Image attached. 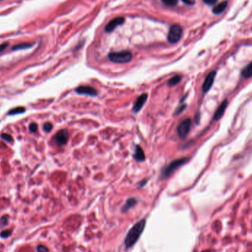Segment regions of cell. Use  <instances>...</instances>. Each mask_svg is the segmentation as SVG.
Listing matches in <instances>:
<instances>
[{
    "instance_id": "obj_9",
    "label": "cell",
    "mask_w": 252,
    "mask_h": 252,
    "mask_svg": "<svg viewBox=\"0 0 252 252\" xmlns=\"http://www.w3.org/2000/svg\"><path fill=\"white\" fill-rule=\"evenodd\" d=\"M125 21V19L123 17H117L115 19L110 21L105 28V31L107 33H111L117 27L122 24Z\"/></svg>"
},
{
    "instance_id": "obj_23",
    "label": "cell",
    "mask_w": 252,
    "mask_h": 252,
    "mask_svg": "<svg viewBox=\"0 0 252 252\" xmlns=\"http://www.w3.org/2000/svg\"><path fill=\"white\" fill-rule=\"evenodd\" d=\"M37 252H49V249L43 245H39L37 246Z\"/></svg>"
},
{
    "instance_id": "obj_20",
    "label": "cell",
    "mask_w": 252,
    "mask_h": 252,
    "mask_svg": "<svg viewBox=\"0 0 252 252\" xmlns=\"http://www.w3.org/2000/svg\"><path fill=\"white\" fill-rule=\"evenodd\" d=\"M8 216L4 215L0 218V227H4L8 224Z\"/></svg>"
},
{
    "instance_id": "obj_28",
    "label": "cell",
    "mask_w": 252,
    "mask_h": 252,
    "mask_svg": "<svg viewBox=\"0 0 252 252\" xmlns=\"http://www.w3.org/2000/svg\"><path fill=\"white\" fill-rule=\"evenodd\" d=\"M8 46V43H3V44H0V53L4 51V50L6 49Z\"/></svg>"
},
{
    "instance_id": "obj_26",
    "label": "cell",
    "mask_w": 252,
    "mask_h": 252,
    "mask_svg": "<svg viewBox=\"0 0 252 252\" xmlns=\"http://www.w3.org/2000/svg\"><path fill=\"white\" fill-rule=\"evenodd\" d=\"M186 107H187L186 105L181 106H180V107H179L177 109H176L175 114H181V113L183 111H184L185 109H186Z\"/></svg>"
},
{
    "instance_id": "obj_4",
    "label": "cell",
    "mask_w": 252,
    "mask_h": 252,
    "mask_svg": "<svg viewBox=\"0 0 252 252\" xmlns=\"http://www.w3.org/2000/svg\"><path fill=\"white\" fill-rule=\"evenodd\" d=\"M183 34V29L181 25L173 24L170 28L168 35H167V40L170 44H176L181 39Z\"/></svg>"
},
{
    "instance_id": "obj_15",
    "label": "cell",
    "mask_w": 252,
    "mask_h": 252,
    "mask_svg": "<svg viewBox=\"0 0 252 252\" xmlns=\"http://www.w3.org/2000/svg\"><path fill=\"white\" fill-rule=\"evenodd\" d=\"M242 75L245 78H249L252 77V62L248 64L246 67L243 69Z\"/></svg>"
},
{
    "instance_id": "obj_2",
    "label": "cell",
    "mask_w": 252,
    "mask_h": 252,
    "mask_svg": "<svg viewBox=\"0 0 252 252\" xmlns=\"http://www.w3.org/2000/svg\"><path fill=\"white\" fill-rule=\"evenodd\" d=\"M108 57L111 62L115 64H126L130 62L132 59V53L129 51L112 52L109 53Z\"/></svg>"
},
{
    "instance_id": "obj_29",
    "label": "cell",
    "mask_w": 252,
    "mask_h": 252,
    "mask_svg": "<svg viewBox=\"0 0 252 252\" xmlns=\"http://www.w3.org/2000/svg\"><path fill=\"white\" fill-rule=\"evenodd\" d=\"M183 2H184L185 4L189 5H192L195 3V0H181Z\"/></svg>"
},
{
    "instance_id": "obj_5",
    "label": "cell",
    "mask_w": 252,
    "mask_h": 252,
    "mask_svg": "<svg viewBox=\"0 0 252 252\" xmlns=\"http://www.w3.org/2000/svg\"><path fill=\"white\" fill-rule=\"evenodd\" d=\"M191 125L192 120L190 118H187L186 120H183L181 122H180V124L177 127V133L179 138L183 139L187 137L189 132H190V128H191Z\"/></svg>"
},
{
    "instance_id": "obj_25",
    "label": "cell",
    "mask_w": 252,
    "mask_h": 252,
    "mask_svg": "<svg viewBox=\"0 0 252 252\" xmlns=\"http://www.w3.org/2000/svg\"><path fill=\"white\" fill-rule=\"evenodd\" d=\"M1 138L2 139L5 140V141L8 142V143H10V142L12 141L13 139H12V136H10V135H9L8 134H3L1 135Z\"/></svg>"
},
{
    "instance_id": "obj_22",
    "label": "cell",
    "mask_w": 252,
    "mask_h": 252,
    "mask_svg": "<svg viewBox=\"0 0 252 252\" xmlns=\"http://www.w3.org/2000/svg\"><path fill=\"white\" fill-rule=\"evenodd\" d=\"M53 126L52 125V123L47 122H45L44 124V125H43V129H44L45 132H50V131H52V129H53Z\"/></svg>"
},
{
    "instance_id": "obj_10",
    "label": "cell",
    "mask_w": 252,
    "mask_h": 252,
    "mask_svg": "<svg viewBox=\"0 0 252 252\" xmlns=\"http://www.w3.org/2000/svg\"><path fill=\"white\" fill-rule=\"evenodd\" d=\"M147 99V94L144 93L143 94L140 95L139 98L136 99V102H135L134 107H133V111L134 113H138L142 108L143 107L144 104L145 103Z\"/></svg>"
},
{
    "instance_id": "obj_16",
    "label": "cell",
    "mask_w": 252,
    "mask_h": 252,
    "mask_svg": "<svg viewBox=\"0 0 252 252\" xmlns=\"http://www.w3.org/2000/svg\"><path fill=\"white\" fill-rule=\"evenodd\" d=\"M181 75H175L174 77H171V78L168 81V85L172 86H176V84H178L181 81Z\"/></svg>"
},
{
    "instance_id": "obj_11",
    "label": "cell",
    "mask_w": 252,
    "mask_h": 252,
    "mask_svg": "<svg viewBox=\"0 0 252 252\" xmlns=\"http://www.w3.org/2000/svg\"><path fill=\"white\" fill-rule=\"evenodd\" d=\"M228 106V100H225L222 102V103L219 106V107L217 108V109L216 110L215 115H214V120H219L220 119L223 117L224 115L225 111H226V109L227 108Z\"/></svg>"
},
{
    "instance_id": "obj_13",
    "label": "cell",
    "mask_w": 252,
    "mask_h": 252,
    "mask_svg": "<svg viewBox=\"0 0 252 252\" xmlns=\"http://www.w3.org/2000/svg\"><path fill=\"white\" fill-rule=\"evenodd\" d=\"M227 5H228L227 1L222 2L216 5L214 7L213 9H212V12H213L215 14L222 13L225 10V9L226 8V7H227Z\"/></svg>"
},
{
    "instance_id": "obj_14",
    "label": "cell",
    "mask_w": 252,
    "mask_h": 252,
    "mask_svg": "<svg viewBox=\"0 0 252 252\" xmlns=\"http://www.w3.org/2000/svg\"><path fill=\"white\" fill-rule=\"evenodd\" d=\"M137 203V201H136V198H128L126 201L125 205L122 206V212H125L126 211H128V209H130L131 208H132L133 206H134Z\"/></svg>"
},
{
    "instance_id": "obj_1",
    "label": "cell",
    "mask_w": 252,
    "mask_h": 252,
    "mask_svg": "<svg viewBox=\"0 0 252 252\" xmlns=\"http://www.w3.org/2000/svg\"><path fill=\"white\" fill-rule=\"evenodd\" d=\"M145 225H146V220L143 219L133 226V227L128 232L125 238V245L126 247L130 248L137 242L140 236L143 234Z\"/></svg>"
},
{
    "instance_id": "obj_6",
    "label": "cell",
    "mask_w": 252,
    "mask_h": 252,
    "mask_svg": "<svg viewBox=\"0 0 252 252\" xmlns=\"http://www.w3.org/2000/svg\"><path fill=\"white\" fill-rule=\"evenodd\" d=\"M68 136H69V133L66 129L59 131L55 136V142L59 146H63L65 145L68 140Z\"/></svg>"
},
{
    "instance_id": "obj_17",
    "label": "cell",
    "mask_w": 252,
    "mask_h": 252,
    "mask_svg": "<svg viewBox=\"0 0 252 252\" xmlns=\"http://www.w3.org/2000/svg\"><path fill=\"white\" fill-rule=\"evenodd\" d=\"M33 45L29 44V43H22V44H19L13 47V50H25L28 49V48L32 47Z\"/></svg>"
},
{
    "instance_id": "obj_19",
    "label": "cell",
    "mask_w": 252,
    "mask_h": 252,
    "mask_svg": "<svg viewBox=\"0 0 252 252\" xmlns=\"http://www.w3.org/2000/svg\"><path fill=\"white\" fill-rule=\"evenodd\" d=\"M165 5L168 7H175L178 4V0H161Z\"/></svg>"
},
{
    "instance_id": "obj_21",
    "label": "cell",
    "mask_w": 252,
    "mask_h": 252,
    "mask_svg": "<svg viewBox=\"0 0 252 252\" xmlns=\"http://www.w3.org/2000/svg\"><path fill=\"white\" fill-rule=\"evenodd\" d=\"M12 235V231L11 230H4L0 233V237L2 238L5 239V238H8V237H10V235Z\"/></svg>"
},
{
    "instance_id": "obj_8",
    "label": "cell",
    "mask_w": 252,
    "mask_h": 252,
    "mask_svg": "<svg viewBox=\"0 0 252 252\" xmlns=\"http://www.w3.org/2000/svg\"><path fill=\"white\" fill-rule=\"evenodd\" d=\"M215 75H216V72L215 71H213V72H211L209 73V75L206 76V79H205L204 82H203V86H202L203 91L204 93L208 92V91L210 90V89L212 88V85H213L214 80H215Z\"/></svg>"
},
{
    "instance_id": "obj_12",
    "label": "cell",
    "mask_w": 252,
    "mask_h": 252,
    "mask_svg": "<svg viewBox=\"0 0 252 252\" xmlns=\"http://www.w3.org/2000/svg\"><path fill=\"white\" fill-rule=\"evenodd\" d=\"M134 158L137 161H143L145 160V153L139 145H136L135 149V153L134 154Z\"/></svg>"
},
{
    "instance_id": "obj_27",
    "label": "cell",
    "mask_w": 252,
    "mask_h": 252,
    "mask_svg": "<svg viewBox=\"0 0 252 252\" xmlns=\"http://www.w3.org/2000/svg\"><path fill=\"white\" fill-rule=\"evenodd\" d=\"M203 2L209 5H213L217 3V0H203Z\"/></svg>"
},
{
    "instance_id": "obj_30",
    "label": "cell",
    "mask_w": 252,
    "mask_h": 252,
    "mask_svg": "<svg viewBox=\"0 0 252 252\" xmlns=\"http://www.w3.org/2000/svg\"><path fill=\"white\" fill-rule=\"evenodd\" d=\"M146 181H145H145H144V180H143V181H142V182L140 183L139 184V187H143V186H145V183H146Z\"/></svg>"
},
{
    "instance_id": "obj_7",
    "label": "cell",
    "mask_w": 252,
    "mask_h": 252,
    "mask_svg": "<svg viewBox=\"0 0 252 252\" xmlns=\"http://www.w3.org/2000/svg\"><path fill=\"white\" fill-rule=\"evenodd\" d=\"M77 94H85L89 95V96L95 97L98 95V91L94 88L91 87L89 86H80L77 87L75 90Z\"/></svg>"
},
{
    "instance_id": "obj_3",
    "label": "cell",
    "mask_w": 252,
    "mask_h": 252,
    "mask_svg": "<svg viewBox=\"0 0 252 252\" xmlns=\"http://www.w3.org/2000/svg\"><path fill=\"white\" fill-rule=\"evenodd\" d=\"M188 158H181V159H178L172 161L168 166H167L162 170L161 176H162L163 179H166V178L170 177L179 167L182 166L185 163H187L188 161Z\"/></svg>"
},
{
    "instance_id": "obj_24",
    "label": "cell",
    "mask_w": 252,
    "mask_h": 252,
    "mask_svg": "<svg viewBox=\"0 0 252 252\" xmlns=\"http://www.w3.org/2000/svg\"><path fill=\"white\" fill-rule=\"evenodd\" d=\"M29 130L31 133H35L38 130V125L36 123H31L29 126Z\"/></svg>"
},
{
    "instance_id": "obj_18",
    "label": "cell",
    "mask_w": 252,
    "mask_h": 252,
    "mask_svg": "<svg viewBox=\"0 0 252 252\" xmlns=\"http://www.w3.org/2000/svg\"><path fill=\"white\" fill-rule=\"evenodd\" d=\"M25 111V109L24 107H18V108H15V109H13L11 111H10L8 112V115H16V114H21V113L24 112Z\"/></svg>"
}]
</instances>
